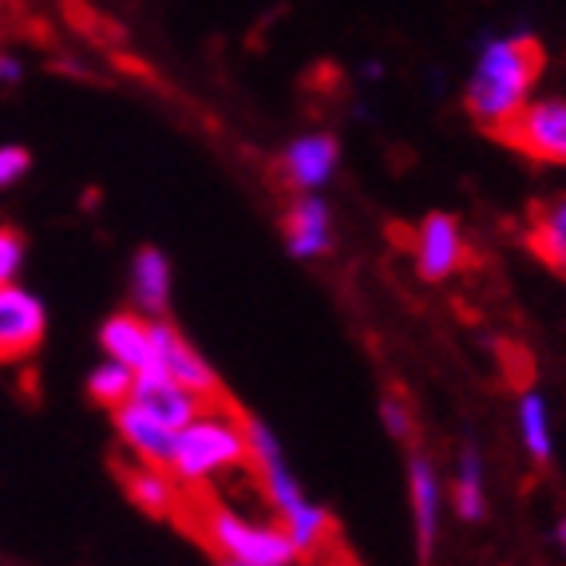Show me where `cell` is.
<instances>
[{
	"label": "cell",
	"instance_id": "603a6c76",
	"mask_svg": "<svg viewBox=\"0 0 566 566\" xmlns=\"http://www.w3.org/2000/svg\"><path fill=\"white\" fill-rule=\"evenodd\" d=\"M32 170V151L20 143H0V190H12L29 179Z\"/></svg>",
	"mask_w": 566,
	"mask_h": 566
},
{
	"label": "cell",
	"instance_id": "4fadbf2b",
	"mask_svg": "<svg viewBox=\"0 0 566 566\" xmlns=\"http://www.w3.org/2000/svg\"><path fill=\"white\" fill-rule=\"evenodd\" d=\"M127 400L147 408L151 416H159L163 424H170V428H187L190 420L210 405L202 392L187 388L182 380L167 377L163 368H143V373H135V388Z\"/></svg>",
	"mask_w": 566,
	"mask_h": 566
},
{
	"label": "cell",
	"instance_id": "2e32d148",
	"mask_svg": "<svg viewBox=\"0 0 566 566\" xmlns=\"http://www.w3.org/2000/svg\"><path fill=\"white\" fill-rule=\"evenodd\" d=\"M448 503L460 523H483L488 520V472L475 448H463L455 460V472L448 480Z\"/></svg>",
	"mask_w": 566,
	"mask_h": 566
},
{
	"label": "cell",
	"instance_id": "8fae6325",
	"mask_svg": "<svg viewBox=\"0 0 566 566\" xmlns=\"http://www.w3.org/2000/svg\"><path fill=\"white\" fill-rule=\"evenodd\" d=\"M151 337H155V368H163L167 377L182 380L187 388L202 392L207 400H214L222 392L218 373L210 368V360L202 357L187 337H182L167 317H151Z\"/></svg>",
	"mask_w": 566,
	"mask_h": 566
},
{
	"label": "cell",
	"instance_id": "ac0fdd59",
	"mask_svg": "<svg viewBox=\"0 0 566 566\" xmlns=\"http://www.w3.org/2000/svg\"><path fill=\"white\" fill-rule=\"evenodd\" d=\"M527 250L547 265V270L566 274V195H555V199L543 202V207L531 214Z\"/></svg>",
	"mask_w": 566,
	"mask_h": 566
},
{
	"label": "cell",
	"instance_id": "7402d4cb",
	"mask_svg": "<svg viewBox=\"0 0 566 566\" xmlns=\"http://www.w3.org/2000/svg\"><path fill=\"white\" fill-rule=\"evenodd\" d=\"M24 258H29V242L17 227H0V285H9L24 270Z\"/></svg>",
	"mask_w": 566,
	"mask_h": 566
},
{
	"label": "cell",
	"instance_id": "ffe728a7",
	"mask_svg": "<svg viewBox=\"0 0 566 566\" xmlns=\"http://www.w3.org/2000/svg\"><path fill=\"white\" fill-rule=\"evenodd\" d=\"M132 388H135V368L123 365V360H115V357H104L92 373H87V397H92L99 408H107V412L132 397Z\"/></svg>",
	"mask_w": 566,
	"mask_h": 566
},
{
	"label": "cell",
	"instance_id": "7a4b0ae2",
	"mask_svg": "<svg viewBox=\"0 0 566 566\" xmlns=\"http://www.w3.org/2000/svg\"><path fill=\"white\" fill-rule=\"evenodd\" d=\"M245 444H250V468H254L258 483H262L265 500L274 507L277 523L293 535L302 558H313L322 547H329L333 515L322 503H313L305 495L302 480L293 475L274 428L265 424V420H258V416H245Z\"/></svg>",
	"mask_w": 566,
	"mask_h": 566
},
{
	"label": "cell",
	"instance_id": "30bf717a",
	"mask_svg": "<svg viewBox=\"0 0 566 566\" xmlns=\"http://www.w3.org/2000/svg\"><path fill=\"white\" fill-rule=\"evenodd\" d=\"M282 179L293 195H310V190H325L340 170V143L329 132H305L297 139L285 143L282 151Z\"/></svg>",
	"mask_w": 566,
	"mask_h": 566
},
{
	"label": "cell",
	"instance_id": "d6986e66",
	"mask_svg": "<svg viewBox=\"0 0 566 566\" xmlns=\"http://www.w3.org/2000/svg\"><path fill=\"white\" fill-rule=\"evenodd\" d=\"M515 432H520L523 452L535 463L555 460V416H551L547 397L538 388H527L515 405Z\"/></svg>",
	"mask_w": 566,
	"mask_h": 566
},
{
	"label": "cell",
	"instance_id": "44dd1931",
	"mask_svg": "<svg viewBox=\"0 0 566 566\" xmlns=\"http://www.w3.org/2000/svg\"><path fill=\"white\" fill-rule=\"evenodd\" d=\"M377 416L380 424H385V432L397 440V444H408L416 432V412H412V400L405 397V392H397V388H388L385 397L377 400Z\"/></svg>",
	"mask_w": 566,
	"mask_h": 566
},
{
	"label": "cell",
	"instance_id": "d4e9b609",
	"mask_svg": "<svg viewBox=\"0 0 566 566\" xmlns=\"http://www.w3.org/2000/svg\"><path fill=\"white\" fill-rule=\"evenodd\" d=\"M551 547H555L558 555H566V515H558L555 527H551Z\"/></svg>",
	"mask_w": 566,
	"mask_h": 566
},
{
	"label": "cell",
	"instance_id": "5b68a950",
	"mask_svg": "<svg viewBox=\"0 0 566 566\" xmlns=\"http://www.w3.org/2000/svg\"><path fill=\"white\" fill-rule=\"evenodd\" d=\"M507 147L543 167H566V95H535L500 132Z\"/></svg>",
	"mask_w": 566,
	"mask_h": 566
},
{
	"label": "cell",
	"instance_id": "52a82bcc",
	"mask_svg": "<svg viewBox=\"0 0 566 566\" xmlns=\"http://www.w3.org/2000/svg\"><path fill=\"white\" fill-rule=\"evenodd\" d=\"M48 337V305L29 285H0V360H24Z\"/></svg>",
	"mask_w": 566,
	"mask_h": 566
},
{
	"label": "cell",
	"instance_id": "9c48e42d",
	"mask_svg": "<svg viewBox=\"0 0 566 566\" xmlns=\"http://www.w3.org/2000/svg\"><path fill=\"white\" fill-rule=\"evenodd\" d=\"M282 234L285 254L297 258V262H317V258L333 254L337 227H333V207L322 199V190L293 195V202L282 214Z\"/></svg>",
	"mask_w": 566,
	"mask_h": 566
},
{
	"label": "cell",
	"instance_id": "ba28073f",
	"mask_svg": "<svg viewBox=\"0 0 566 566\" xmlns=\"http://www.w3.org/2000/svg\"><path fill=\"white\" fill-rule=\"evenodd\" d=\"M408 480V515H412V543L416 555L432 558L436 543H440V511H444V480H440V468H436L432 455L412 452L405 468Z\"/></svg>",
	"mask_w": 566,
	"mask_h": 566
},
{
	"label": "cell",
	"instance_id": "7c38bea8",
	"mask_svg": "<svg viewBox=\"0 0 566 566\" xmlns=\"http://www.w3.org/2000/svg\"><path fill=\"white\" fill-rule=\"evenodd\" d=\"M112 424L115 436L123 440V448L143 463H155V468H170L175 460V444H179V428L163 424L159 416H151L147 408H139L135 400H123L112 408Z\"/></svg>",
	"mask_w": 566,
	"mask_h": 566
},
{
	"label": "cell",
	"instance_id": "e0dca14e",
	"mask_svg": "<svg viewBox=\"0 0 566 566\" xmlns=\"http://www.w3.org/2000/svg\"><path fill=\"white\" fill-rule=\"evenodd\" d=\"M123 488H127V500L143 511V515H155V520H167L175 503H179V480L170 475V468H155V463H135L123 475Z\"/></svg>",
	"mask_w": 566,
	"mask_h": 566
},
{
	"label": "cell",
	"instance_id": "cb8c5ba5",
	"mask_svg": "<svg viewBox=\"0 0 566 566\" xmlns=\"http://www.w3.org/2000/svg\"><path fill=\"white\" fill-rule=\"evenodd\" d=\"M24 76H29L24 60H20L17 52H9V48H0V87H4V92H12V87L24 84Z\"/></svg>",
	"mask_w": 566,
	"mask_h": 566
},
{
	"label": "cell",
	"instance_id": "5bb4252c",
	"mask_svg": "<svg viewBox=\"0 0 566 566\" xmlns=\"http://www.w3.org/2000/svg\"><path fill=\"white\" fill-rule=\"evenodd\" d=\"M127 290H132V305L147 317H167L170 293H175V265L163 254L159 245H143L132 254L127 265Z\"/></svg>",
	"mask_w": 566,
	"mask_h": 566
},
{
	"label": "cell",
	"instance_id": "9a60e30c",
	"mask_svg": "<svg viewBox=\"0 0 566 566\" xmlns=\"http://www.w3.org/2000/svg\"><path fill=\"white\" fill-rule=\"evenodd\" d=\"M99 349H104V357H115V360H123V365H132L135 373L155 368L151 317L139 310L112 313V317L99 325Z\"/></svg>",
	"mask_w": 566,
	"mask_h": 566
},
{
	"label": "cell",
	"instance_id": "8992f818",
	"mask_svg": "<svg viewBox=\"0 0 566 566\" xmlns=\"http://www.w3.org/2000/svg\"><path fill=\"white\" fill-rule=\"evenodd\" d=\"M412 265L424 282H448L468 265V238L455 214L436 210L412 230Z\"/></svg>",
	"mask_w": 566,
	"mask_h": 566
},
{
	"label": "cell",
	"instance_id": "3957f363",
	"mask_svg": "<svg viewBox=\"0 0 566 566\" xmlns=\"http://www.w3.org/2000/svg\"><path fill=\"white\" fill-rule=\"evenodd\" d=\"M242 463H250L245 420L207 405L187 428H179L170 475L179 480V488H199L207 480H218L222 472H234Z\"/></svg>",
	"mask_w": 566,
	"mask_h": 566
},
{
	"label": "cell",
	"instance_id": "6da1fadb",
	"mask_svg": "<svg viewBox=\"0 0 566 566\" xmlns=\"http://www.w3.org/2000/svg\"><path fill=\"white\" fill-rule=\"evenodd\" d=\"M543 80V44L535 32H495L480 44L463 84V107L483 132L500 135L535 99Z\"/></svg>",
	"mask_w": 566,
	"mask_h": 566
},
{
	"label": "cell",
	"instance_id": "277c9868",
	"mask_svg": "<svg viewBox=\"0 0 566 566\" xmlns=\"http://www.w3.org/2000/svg\"><path fill=\"white\" fill-rule=\"evenodd\" d=\"M207 527V547L214 558L230 566H293L302 563V551L282 523L245 520L230 507H210L202 515Z\"/></svg>",
	"mask_w": 566,
	"mask_h": 566
}]
</instances>
